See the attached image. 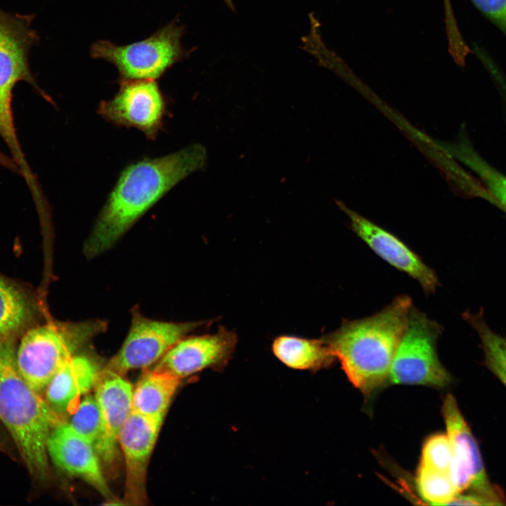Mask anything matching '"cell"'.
Returning <instances> with one entry per match:
<instances>
[{
    "mask_svg": "<svg viewBox=\"0 0 506 506\" xmlns=\"http://www.w3.org/2000/svg\"><path fill=\"white\" fill-rule=\"evenodd\" d=\"M67 423L75 432L94 447L99 455L104 437V427L100 408L94 395H85L71 414L70 420Z\"/></svg>",
    "mask_w": 506,
    "mask_h": 506,
    "instance_id": "7402d4cb",
    "label": "cell"
},
{
    "mask_svg": "<svg viewBox=\"0 0 506 506\" xmlns=\"http://www.w3.org/2000/svg\"><path fill=\"white\" fill-rule=\"evenodd\" d=\"M181 379L154 369L145 372L133 388L132 410L164 420Z\"/></svg>",
    "mask_w": 506,
    "mask_h": 506,
    "instance_id": "ac0fdd59",
    "label": "cell"
},
{
    "mask_svg": "<svg viewBox=\"0 0 506 506\" xmlns=\"http://www.w3.org/2000/svg\"><path fill=\"white\" fill-rule=\"evenodd\" d=\"M238 342L235 332L220 326L214 333L184 337L157 363L154 370L183 379L205 369L222 370Z\"/></svg>",
    "mask_w": 506,
    "mask_h": 506,
    "instance_id": "8fae6325",
    "label": "cell"
},
{
    "mask_svg": "<svg viewBox=\"0 0 506 506\" xmlns=\"http://www.w3.org/2000/svg\"><path fill=\"white\" fill-rule=\"evenodd\" d=\"M339 208L349 219L351 229L382 259L415 280L429 294L439 285L434 271L394 234L369 221L342 202Z\"/></svg>",
    "mask_w": 506,
    "mask_h": 506,
    "instance_id": "7c38bea8",
    "label": "cell"
},
{
    "mask_svg": "<svg viewBox=\"0 0 506 506\" xmlns=\"http://www.w3.org/2000/svg\"><path fill=\"white\" fill-rule=\"evenodd\" d=\"M441 332L436 321L413 306L391 362L389 382L436 387L448 385L450 375L436 352Z\"/></svg>",
    "mask_w": 506,
    "mask_h": 506,
    "instance_id": "8992f818",
    "label": "cell"
},
{
    "mask_svg": "<svg viewBox=\"0 0 506 506\" xmlns=\"http://www.w3.org/2000/svg\"><path fill=\"white\" fill-rule=\"evenodd\" d=\"M166 111V100L153 79H123L117 93L98 109L111 124L135 128L149 139L162 129Z\"/></svg>",
    "mask_w": 506,
    "mask_h": 506,
    "instance_id": "30bf717a",
    "label": "cell"
},
{
    "mask_svg": "<svg viewBox=\"0 0 506 506\" xmlns=\"http://www.w3.org/2000/svg\"><path fill=\"white\" fill-rule=\"evenodd\" d=\"M105 327L101 320H48L31 326L16 344L15 358L19 373L41 395L60 365Z\"/></svg>",
    "mask_w": 506,
    "mask_h": 506,
    "instance_id": "277c9868",
    "label": "cell"
},
{
    "mask_svg": "<svg viewBox=\"0 0 506 506\" xmlns=\"http://www.w3.org/2000/svg\"><path fill=\"white\" fill-rule=\"evenodd\" d=\"M448 505H494V504L483 496L469 492L468 494L458 493Z\"/></svg>",
    "mask_w": 506,
    "mask_h": 506,
    "instance_id": "484cf974",
    "label": "cell"
},
{
    "mask_svg": "<svg viewBox=\"0 0 506 506\" xmlns=\"http://www.w3.org/2000/svg\"><path fill=\"white\" fill-rule=\"evenodd\" d=\"M492 79L494 81L496 87L500 92L502 98L506 105V76L502 71H498L495 72Z\"/></svg>",
    "mask_w": 506,
    "mask_h": 506,
    "instance_id": "4316f807",
    "label": "cell"
},
{
    "mask_svg": "<svg viewBox=\"0 0 506 506\" xmlns=\"http://www.w3.org/2000/svg\"><path fill=\"white\" fill-rule=\"evenodd\" d=\"M454 157L482 183L488 193L484 197L506 214V175L484 159L470 141L460 143L455 150Z\"/></svg>",
    "mask_w": 506,
    "mask_h": 506,
    "instance_id": "ffe728a7",
    "label": "cell"
},
{
    "mask_svg": "<svg viewBox=\"0 0 506 506\" xmlns=\"http://www.w3.org/2000/svg\"><path fill=\"white\" fill-rule=\"evenodd\" d=\"M506 36V0H470Z\"/></svg>",
    "mask_w": 506,
    "mask_h": 506,
    "instance_id": "d4e9b609",
    "label": "cell"
},
{
    "mask_svg": "<svg viewBox=\"0 0 506 506\" xmlns=\"http://www.w3.org/2000/svg\"><path fill=\"white\" fill-rule=\"evenodd\" d=\"M104 427L99 457L110 464L116 458L121 429L132 411V385L122 375L100 371L94 387Z\"/></svg>",
    "mask_w": 506,
    "mask_h": 506,
    "instance_id": "9a60e30c",
    "label": "cell"
},
{
    "mask_svg": "<svg viewBox=\"0 0 506 506\" xmlns=\"http://www.w3.org/2000/svg\"><path fill=\"white\" fill-rule=\"evenodd\" d=\"M36 40L30 17L0 9V136L13 153L21 148L12 110L15 85L20 81L27 82L50 100L35 82L28 65V53Z\"/></svg>",
    "mask_w": 506,
    "mask_h": 506,
    "instance_id": "5b68a950",
    "label": "cell"
},
{
    "mask_svg": "<svg viewBox=\"0 0 506 506\" xmlns=\"http://www.w3.org/2000/svg\"><path fill=\"white\" fill-rule=\"evenodd\" d=\"M463 316L478 335L485 365L506 387V337L489 325L483 310L466 311Z\"/></svg>",
    "mask_w": 506,
    "mask_h": 506,
    "instance_id": "44dd1931",
    "label": "cell"
},
{
    "mask_svg": "<svg viewBox=\"0 0 506 506\" xmlns=\"http://www.w3.org/2000/svg\"><path fill=\"white\" fill-rule=\"evenodd\" d=\"M453 458V448L447 434H436L424 443L420 466L448 474Z\"/></svg>",
    "mask_w": 506,
    "mask_h": 506,
    "instance_id": "cb8c5ba5",
    "label": "cell"
},
{
    "mask_svg": "<svg viewBox=\"0 0 506 506\" xmlns=\"http://www.w3.org/2000/svg\"><path fill=\"white\" fill-rule=\"evenodd\" d=\"M206 157L205 148L195 144L125 167L84 244L86 256L92 258L110 249L178 183L203 168Z\"/></svg>",
    "mask_w": 506,
    "mask_h": 506,
    "instance_id": "6da1fadb",
    "label": "cell"
},
{
    "mask_svg": "<svg viewBox=\"0 0 506 506\" xmlns=\"http://www.w3.org/2000/svg\"><path fill=\"white\" fill-rule=\"evenodd\" d=\"M40 303L26 287L0 273V342L18 341L38 323Z\"/></svg>",
    "mask_w": 506,
    "mask_h": 506,
    "instance_id": "e0dca14e",
    "label": "cell"
},
{
    "mask_svg": "<svg viewBox=\"0 0 506 506\" xmlns=\"http://www.w3.org/2000/svg\"><path fill=\"white\" fill-rule=\"evenodd\" d=\"M442 412L453 452L448 474L458 493L469 490L494 505H505V494L490 481L478 443L452 394L444 398Z\"/></svg>",
    "mask_w": 506,
    "mask_h": 506,
    "instance_id": "ba28073f",
    "label": "cell"
},
{
    "mask_svg": "<svg viewBox=\"0 0 506 506\" xmlns=\"http://www.w3.org/2000/svg\"><path fill=\"white\" fill-rule=\"evenodd\" d=\"M211 321L184 323L151 320L134 311L129 332L103 370L124 376L157 363L176 342Z\"/></svg>",
    "mask_w": 506,
    "mask_h": 506,
    "instance_id": "9c48e42d",
    "label": "cell"
},
{
    "mask_svg": "<svg viewBox=\"0 0 506 506\" xmlns=\"http://www.w3.org/2000/svg\"><path fill=\"white\" fill-rule=\"evenodd\" d=\"M272 350L283 363L297 370H318L330 365L335 359L322 337L280 335L274 339Z\"/></svg>",
    "mask_w": 506,
    "mask_h": 506,
    "instance_id": "d6986e66",
    "label": "cell"
},
{
    "mask_svg": "<svg viewBox=\"0 0 506 506\" xmlns=\"http://www.w3.org/2000/svg\"><path fill=\"white\" fill-rule=\"evenodd\" d=\"M47 451L48 458L60 469L82 479L106 498H112L98 453L67 422L61 421L53 428Z\"/></svg>",
    "mask_w": 506,
    "mask_h": 506,
    "instance_id": "5bb4252c",
    "label": "cell"
},
{
    "mask_svg": "<svg viewBox=\"0 0 506 506\" xmlns=\"http://www.w3.org/2000/svg\"><path fill=\"white\" fill-rule=\"evenodd\" d=\"M100 371L86 356L74 354L58 369L44 390V399L61 418L71 415L82 397L94 388Z\"/></svg>",
    "mask_w": 506,
    "mask_h": 506,
    "instance_id": "2e32d148",
    "label": "cell"
},
{
    "mask_svg": "<svg viewBox=\"0 0 506 506\" xmlns=\"http://www.w3.org/2000/svg\"><path fill=\"white\" fill-rule=\"evenodd\" d=\"M162 422L132 410L120 430L118 443L125 460L129 503L140 505L146 500L148 465Z\"/></svg>",
    "mask_w": 506,
    "mask_h": 506,
    "instance_id": "4fadbf2b",
    "label": "cell"
},
{
    "mask_svg": "<svg viewBox=\"0 0 506 506\" xmlns=\"http://www.w3.org/2000/svg\"><path fill=\"white\" fill-rule=\"evenodd\" d=\"M228 6L233 8V4L231 0H224Z\"/></svg>",
    "mask_w": 506,
    "mask_h": 506,
    "instance_id": "f1b7e54d",
    "label": "cell"
},
{
    "mask_svg": "<svg viewBox=\"0 0 506 506\" xmlns=\"http://www.w3.org/2000/svg\"><path fill=\"white\" fill-rule=\"evenodd\" d=\"M17 343L0 342V420L29 472L44 480L49 473L48 439L63 420L19 373L15 358Z\"/></svg>",
    "mask_w": 506,
    "mask_h": 506,
    "instance_id": "3957f363",
    "label": "cell"
},
{
    "mask_svg": "<svg viewBox=\"0 0 506 506\" xmlns=\"http://www.w3.org/2000/svg\"><path fill=\"white\" fill-rule=\"evenodd\" d=\"M413 304L400 295L366 318L345 320L322 337L350 382L370 394L388 379L391 362Z\"/></svg>",
    "mask_w": 506,
    "mask_h": 506,
    "instance_id": "7a4b0ae2",
    "label": "cell"
},
{
    "mask_svg": "<svg viewBox=\"0 0 506 506\" xmlns=\"http://www.w3.org/2000/svg\"><path fill=\"white\" fill-rule=\"evenodd\" d=\"M416 486L422 498L434 505H448L458 494L449 474L420 465L417 472Z\"/></svg>",
    "mask_w": 506,
    "mask_h": 506,
    "instance_id": "603a6c76",
    "label": "cell"
},
{
    "mask_svg": "<svg viewBox=\"0 0 506 506\" xmlns=\"http://www.w3.org/2000/svg\"><path fill=\"white\" fill-rule=\"evenodd\" d=\"M183 28L174 22L150 37L117 46L108 41L92 45L91 56L110 62L123 79H156L185 55L181 39Z\"/></svg>",
    "mask_w": 506,
    "mask_h": 506,
    "instance_id": "52a82bcc",
    "label": "cell"
},
{
    "mask_svg": "<svg viewBox=\"0 0 506 506\" xmlns=\"http://www.w3.org/2000/svg\"><path fill=\"white\" fill-rule=\"evenodd\" d=\"M0 166L18 173V169L11 157L7 156L0 150Z\"/></svg>",
    "mask_w": 506,
    "mask_h": 506,
    "instance_id": "83f0119b",
    "label": "cell"
}]
</instances>
